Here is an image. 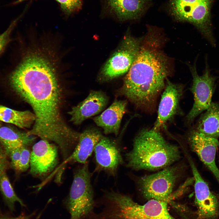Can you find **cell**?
<instances>
[{
	"instance_id": "23",
	"label": "cell",
	"mask_w": 219,
	"mask_h": 219,
	"mask_svg": "<svg viewBox=\"0 0 219 219\" xmlns=\"http://www.w3.org/2000/svg\"><path fill=\"white\" fill-rule=\"evenodd\" d=\"M27 0H19V2ZM58 2L63 12L67 15H70L79 10L82 5V0H55Z\"/></svg>"
},
{
	"instance_id": "26",
	"label": "cell",
	"mask_w": 219,
	"mask_h": 219,
	"mask_svg": "<svg viewBox=\"0 0 219 219\" xmlns=\"http://www.w3.org/2000/svg\"><path fill=\"white\" fill-rule=\"evenodd\" d=\"M8 156L5 149L0 142V174L5 172L8 167Z\"/></svg>"
},
{
	"instance_id": "3",
	"label": "cell",
	"mask_w": 219,
	"mask_h": 219,
	"mask_svg": "<svg viewBox=\"0 0 219 219\" xmlns=\"http://www.w3.org/2000/svg\"><path fill=\"white\" fill-rule=\"evenodd\" d=\"M125 156L128 167L152 170L170 164L180 155L178 147L168 143L159 131L144 129L136 137L132 150Z\"/></svg>"
},
{
	"instance_id": "8",
	"label": "cell",
	"mask_w": 219,
	"mask_h": 219,
	"mask_svg": "<svg viewBox=\"0 0 219 219\" xmlns=\"http://www.w3.org/2000/svg\"><path fill=\"white\" fill-rule=\"evenodd\" d=\"M193 77L191 88L194 98L192 109L187 114L188 122H191L202 112L206 110L212 103L215 88V78L212 76L206 64L203 74L199 75L195 65L190 68Z\"/></svg>"
},
{
	"instance_id": "1",
	"label": "cell",
	"mask_w": 219,
	"mask_h": 219,
	"mask_svg": "<svg viewBox=\"0 0 219 219\" xmlns=\"http://www.w3.org/2000/svg\"><path fill=\"white\" fill-rule=\"evenodd\" d=\"M53 68L44 57L32 56L23 60L10 74V84L32 107L35 120L30 135L54 142L61 153L74 148L80 134L68 127L59 110V93Z\"/></svg>"
},
{
	"instance_id": "18",
	"label": "cell",
	"mask_w": 219,
	"mask_h": 219,
	"mask_svg": "<svg viewBox=\"0 0 219 219\" xmlns=\"http://www.w3.org/2000/svg\"><path fill=\"white\" fill-rule=\"evenodd\" d=\"M103 136L101 132L96 129H88L84 130L80 134L78 143L67 161L71 159L85 164Z\"/></svg>"
},
{
	"instance_id": "22",
	"label": "cell",
	"mask_w": 219,
	"mask_h": 219,
	"mask_svg": "<svg viewBox=\"0 0 219 219\" xmlns=\"http://www.w3.org/2000/svg\"><path fill=\"white\" fill-rule=\"evenodd\" d=\"M0 191L10 208L12 209L17 202L22 206H25L22 201L15 192L5 172L0 174Z\"/></svg>"
},
{
	"instance_id": "20",
	"label": "cell",
	"mask_w": 219,
	"mask_h": 219,
	"mask_svg": "<svg viewBox=\"0 0 219 219\" xmlns=\"http://www.w3.org/2000/svg\"><path fill=\"white\" fill-rule=\"evenodd\" d=\"M200 117L196 130L207 136L219 137V102H212Z\"/></svg>"
},
{
	"instance_id": "11",
	"label": "cell",
	"mask_w": 219,
	"mask_h": 219,
	"mask_svg": "<svg viewBox=\"0 0 219 219\" xmlns=\"http://www.w3.org/2000/svg\"><path fill=\"white\" fill-rule=\"evenodd\" d=\"M190 161L193 176L195 200L200 219H215L218 211L217 199L210 191L193 162Z\"/></svg>"
},
{
	"instance_id": "30",
	"label": "cell",
	"mask_w": 219,
	"mask_h": 219,
	"mask_svg": "<svg viewBox=\"0 0 219 219\" xmlns=\"http://www.w3.org/2000/svg\"><path fill=\"white\" fill-rule=\"evenodd\" d=\"M0 127H1V126H0Z\"/></svg>"
},
{
	"instance_id": "21",
	"label": "cell",
	"mask_w": 219,
	"mask_h": 219,
	"mask_svg": "<svg viewBox=\"0 0 219 219\" xmlns=\"http://www.w3.org/2000/svg\"><path fill=\"white\" fill-rule=\"evenodd\" d=\"M35 118V114L29 111H18L0 105V121L25 128L30 127Z\"/></svg>"
},
{
	"instance_id": "27",
	"label": "cell",
	"mask_w": 219,
	"mask_h": 219,
	"mask_svg": "<svg viewBox=\"0 0 219 219\" xmlns=\"http://www.w3.org/2000/svg\"><path fill=\"white\" fill-rule=\"evenodd\" d=\"M22 148H17L14 150L8 155L10 158L11 165L15 170L20 158Z\"/></svg>"
},
{
	"instance_id": "7",
	"label": "cell",
	"mask_w": 219,
	"mask_h": 219,
	"mask_svg": "<svg viewBox=\"0 0 219 219\" xmlns=\"http://www.w3.org/2000/svg\"><path fill=\"white\" fill-rule=\"evenodd\" d=\"M140 42L130 36L126 37L119 48L104 66L101 75L105 80L112 79L127 72L140 47Z\"/></svg>"
},
{
	"instance_id": "5",
	"label": "cell",
	"mask_w": 219,
	"mask_h": 219,
	"mask_svg": "<svg viewBox=\"0 0 219 219\" xmlns=\"http://www.w3.org/2000/svg\"><path fill=\"white\" fill-rule=\"evenodd\" d=\"M211 2L212 0H170L169 10L175 19L193 24L214 45L210 17Z\"/></svg>"
},
{
	"instance_id": "6",
	"label": "cell",
	"mask_w": 219,
	"mask_h": 219,
	"mask_svg": "<svg viewBox=\"0 0 219 219\" xmlns=\"http://www.w3.org/2000/svg\"><path fill=\"white\" fill-rule=\"evenodd\" d=\"M91 177L87 162L74 173L66 202L71 219H80L92 212L94 201Z\"/></svg>"
},
{
	"instance_id": "2",
	"label": "cell",
	"mask_w": 219,
	"mask_h": 219,
	"mask_svg": "<svg viewBox=\"0 0 219 219\" xmlns=\"http://www.w3.org/2000/svg\"><path fill=\"white\" fill-rule=\"evenodd\" d=\"M159 44L153 34L148 35L140 46L120 90L139 107H148L165 87L168 68Z\"/></svg>"
},
{
	"instance_id": "16",
	"label": "cell",
	"mask_w": 219,
	"mask_h": 219,
	"mask_svg": "<svg viewBox=\"0 0 219 219\" xmlns=\"http://www.w3.org/2000/svg\"><path fill=\"white\" fill-rule=\"evenodd\" d=\"M95 159L99 168L114 174L118 167L123 162V158L116 143L103 136L96 145Z\"/></svg>"
},
{
	"instance_id": "15",
	"label": "cell",
	"mask_w": 219,
	"mask_h": 219,
	"mask_svg": "<svg viewBox=\"0 0 219 219\" xmlns=\"http://www.w3.org/2000/svg\"><path fill=\"white\" fill-rule=\"evenodd\" d=\"M150 0H103L104 10L120 20L136 19L144 13Z\"/></svg>"
},
{
	"instance_id": "17",
	"label": "cell",
	"mask_w": 219,
	"mask_h": 219,
	"mask_svg": "<svg viewBox=\"0 0 219 219\" xmlns=\"http://www.w3.org/2000/svg\"><path fill=\"white\" fill-rule=\"evenodd\" d=\"M127 105L126 100H116L100 115L94 117V121L103 129L105 134L113 133L117 135Z\"/></svg>"
},
{
	"instance_id": "28",
	"label": "cell",
	"mask_w": 219,
	"mask_h": 219,
	"mask_svg": "<svg viewBox=\"0 0 219 219\" xmlns=\"http://www.w3.org/2000/svg\"><path fill=\"white\" fill-rule=\"evenodd\" d=\"M33 215V214L29 215H24L21 214L20 215L15 217H0V219H30Z\"/></svg>"
},
{
	"instance_id": "29",
	"label": "cell",
	"mask_w": 219,
	"mask_h": 219,
	"mask_svg": "<svg viewBox=\"0 0 219 219\" xmlns=\"http://www.w3.org/2000/svg\"><path fill=\"white\" fill-rule=\"evenodd\" d=\"M38 217L36 219H38Z\"/></svg>"
},
{
	"instance_id": "13",
	"label": "cell",
	"mask_w": 219,
	"mask_h": 219,
	"mask_svg": "<svg viewBox=\"0 0 219 219\" xmlns=\"http://www.w3.org/2000/svg\"><path fill=\"white\" fill-rule=\"evenodd\" d=\"M165 89L159 104L158 116L153 129L159 131L176 114L182 95V87L166 79Z\"/></svg>"
},
{
	"instance_id": "19",
	"label": "cell",
	"mask_w": 219,
	"mask_h": 219,
	"mask_svg": "<svg viewBox=\"0 0 219 219\" xmlns=\"http://www.w3.org/2000/svg\"><path fill=\"white\" fill-rule=\"evenodd\" d=\"M35 136L11 127H0V142L8 156L14 150L31 145L35 139Z\"/></svg>"
},
{
	"instance_id": "24",
	"label": "cell",
	"mask_w": 219,
	"mask_h": 219,
	"mask_svg": "<svg viewBox=\"0 0 219 219\" xmlns=\"http://www.w3.org/2000/svg\"><path fill=\"white\" fill-rule=\"evenodd\" d=\"M30 153L27 147L22 148L20 158L15 170L17 172H24L28 169L30 166Z\"/></svg>"
},
{
	"instance_id": "4",
	"label": "cell",
	"mask_w": 219,
	"mask_h": 219,
	"mask_svg": "<svg viewBox=\"0 0 219 219\" xmlns=\"http://www.w3.org/2000/svg\"><path fill=\"white\" fill-rule=\"evenodd\" d=\"M176 198L172 193L162 200L151 199L144 205L135 202L130 196L118 192H108L103 219H176L168 210V203Z\"/></svg>"
},
{
	"instance_id": "12",
	"label": "cell",
	"mask_w": 219,
	"mask_h": 219,
	"mask_svg": "<svg viewBox=\"0 0 219 219\" xmlns=\"http://www.w3.org/2000/svg\"><path fill=\"white\" fill-rule=\"evenodd\" d=\"M188 141L191 148L213 173L219 184V169L215 162L217 149L219 146L217 139L195 130L189 134Z\"/></svg>"
},
{
	"instance_id": "9",
	"label": "cell",
	"mask_w": 219,
	"mask_h": 219,
	"mask_svg": "<svg viewBox=\"0 0 219 219\" xmlns=\"http://www.w3.org/2000/svg\"><path fill=\"white\" fill-rule=\"evenodd\" d=\"M178 176L177 168H168L141 178L138 184L146 199L162 200L166 199L172 193Z\"/></svg>"
},
{
	"instance_id": "14",
	"label": "cell",
	"mask_w": 219,
	"mask_h": 219,
	"mask_svg": "<svg viewBox=\"0 0 219 219\" xmlns=\"http://www.w3.org/2000/svg\"><path fill=\"white\" fill-rule=\"evenodd\" d=\"M107 102V97L103 92L92 91L86 99L68 112L70 121L75 125L80 124L85 120L102 111Z\"/></svg>"
},
{
	"instance_id": "25",
	"label": "cell",
	"mask_w": 219,
	"mask_h": 219,
	"mask_svg": "<svg viewBox=\"0 0 219 219\" xmlns=\"http://www.w3.org/2000/svg\"><path fill=\"white\" fill-rule=\"evenodd\" d=\"M17 21L16 20L11 23L7 29L0 35V53L10 41V35Z\"/></svg>"
},
{
	"instance_id": "10",
	"label": "cell",
	"mask_w": 219,
	"mask_h": 219,
	"mask_svg": "<svg viewBox=\"0 0 219 219\" xmlns=\"http://www.w3.org/2000/svg\"><path fill=\"white\" fill-rule=\"evenodd\" d=\"M57 149L48 141L41 139L33 146L30 153V173L38 177L51 172L58 163Z\"/></svg>"
}]
</instances>
